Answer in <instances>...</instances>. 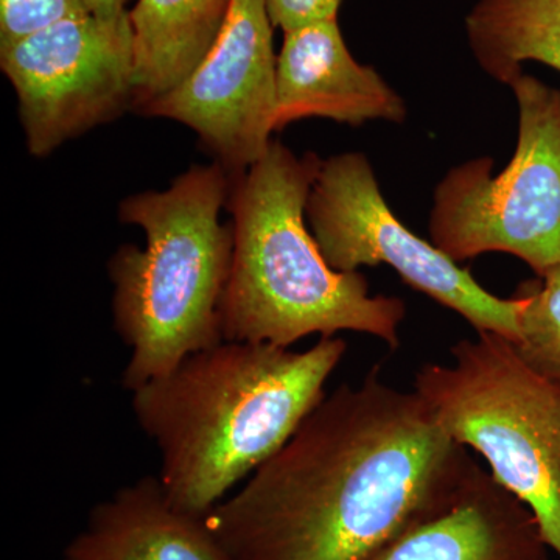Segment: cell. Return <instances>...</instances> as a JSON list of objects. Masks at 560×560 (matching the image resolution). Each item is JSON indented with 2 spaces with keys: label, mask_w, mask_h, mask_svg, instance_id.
Returning a JSON list of instances; mask_svg holds the SVG:
<instances>
[{
  "label": "cell",
  "mask_w": 560,
  "mask_h": 560,
  "mask_svg": "<svg viewBox=\"0 0 560 560\" xmlns=\"http://www.w3.org/2000/svg\"><path fill=\"white\" fill-rule=\"evenodd\" d=\"M477 466L375 366L327 393L206 523L231 560H361L444 510Z\"/></svg>",
  "instance_id": "obj_1"
},
{
  "label": "cell",
  "mask_w": 560,
  "mask_h": 560,
  "mask_svg": "<svg viewBox=\"0 0 560 560\" xmlns=\"http://www.w3.org/2000/svg\"><path fill=\"white\" fill-rule=\"evenodd\" d=\"M348 342L311 349L223 341L131 390L132 412L161 455L173 503L206 517L296 433L326 396Z\"/></svg>",
  "instance_id": "obj_2"
},
{
  "label": "cell",
  "mask_w": 560,
  "mask_h": 560,
  "mask_svg": "<svg viewBox=\"0 0 560 560\" xmlns=\"http://www.w3.org/2000/svg\"><path fill=\"white\" fill-rule=\"evenodd\" d=\"M323 161L272 140L248 171L231 175L234 256L221 301L224 341L294 342L340 331L371 335L397 349L407 307L371 294L360 271L334 270L305 224V206Z\"/></svg>",
  "instance_id": "obj_3"
},
{
  "label": "cell",
  "mask_w": 560,
  "mask_h": 560,
  "mask_svg": "<svg viewBox=\"0 0 560 560\" xmlns=\"http://www.w3.org/2000/svg\"><path fill=\"white\" fill-rule=\"evenodd\" d=\"M231 173L219 162L194 165L164 191L120 202L121 223L145 232L108 264L114 326L131 350L125 389L168 374L194 353L224 341L220 307L230 282L234 232L220 213Z\"/></svg>",
  "instance_id": "obj_4"
},
{
  "label": "cell",
  "mask_w": 560,
  "mask_h": 560,
  "mask_svg": "<svg viewBox=\"0 0 560 560\" xmlns=\"http://www.w3.org/2000/svg\"><path fill=\"white\" fill-rule=\"evenodd\" d=\"M451 355L420 368L412 390L444 433L480 453L493 480L529 508L560 559V386L501 335L481 331Z\"/></svg>",
  "instance_id": "obj_5"
},
{
  "label": "cell",
  "mask_w": 560,
  "mask_h": 560,
  "mask_svg": "<svg viewBox=\"0 0 560 560\" xmlns=\"http://www.w3.org/2000/svg\"><path fill=\"white\" fill-rule=\"evenodd\" d=\"M511 90L514 156L493 176L489 158L452 168L434 190L430 238L456 264L506 253L544 278L560 267V90L526 73Z\"/></svg>",
  "instance_id": "obj_6"
},
{
  "label": "cell",
  "mask_w": 560,
  "mask_h": 560,
  "mask_svg": "<svg viewBox=\"0 0 560 560\" xmlns=\"http://www.w3.org/2000/svg\"><path fill=\"white\" fill-rule=\"evenodd\" d=\"M305 217L334 270L388 265L408 287L459 313L478 334L518 340L525 298L517 293L504 300L489 293L469 270L408 230L390 210L363 153L323 161Z\"/></svg>",
  "instance_id": "obj_7"
},
{
  "label": "cell",
  "mask_w": 560,
  "mask_h": 560,
  "mask_svg": "<svg viewBox=\"0 0 560 560\" xmlns=\"http://www.w3.org/2000/svg\"><path fill=\"white\" fill-rule=\"evenodd\" d=\"M0 69L16 92L28 151L49 156L135 105L130 14L60 22L0 50Z\"/></svg>",
  "instance_id": "obj_8"
},
{
  "label": "cell",
  "mask_w": 560,
  "mask_h": 560,
  "mask_svg": "<svg viewBox=\"0 0 560 560\" xmlns=\"http://www.w3.org/2000/svg\"><path fill=\"white\" fill-rule=\"evenodd\" d=\"M272 31L265 0H232L205 60L175 90L136 110L189 127L231 175L248 171L276 131Z\"/></svg>",
  "instance_id": "obj_9"
},
{
  "label": "cell",
  "mask_w": 560,
  "mask_h": 560,
  "mask_svg": "<svg viewBox=\"0 0 560 560\" xmlns=\"http://www.w3.org/2000/svg\"><path fill=\"white\" fill-rule=\"evenodd\" d=\"M404 98L371 66L360 65L338 20L283 33L276 70L275 130L308 117L360 127L372 120L404 124Z\"/></svg>",
  "instance_id": "obj_10"
},
{
  "label": "cell",
  "mask_w": 560,
  "mask_h": 560,
  "mask_svg": "<svg viewBox=\"0 0 560 560\" xmlns=\"http://www.w3.org/2000/svg\"><path fill=\"white\" fill-rule=\"evenodd\" d=\"M533 512L475 467L455 499L361 560H548Z\"/></svg>",
  "instance_id": "obj_11"
},
{
  "label": "cell",
  "mask_w": 560,
  "mask_h": 560,
  "mask_svg": "<svg viewBox=\"0 0 560 560\" xmlns=\"http://www.w3.org/2000/svg\"><path fill=\"white\" fill-rule=\"evenodd\" d=\"M65 560L231 559L206 517L176 506L160 477H145L92 510Z\"/></svg>",
  "instance_id": "obj_12"
},
{
  "label": "cell",
  "mask_w": 560,
  "mask_h": 560,
  "mask_svg": "<svg viewBox=\"0 0 560 560\" xmlns=\"http://www.w3.org/2000/svg\"><path fill=\"white\" fill-rule=\"evenodd\" d=\"M232 0H138L130 22L135 38V105L175 90L212 49Z\"/></svg>",
  "instance_id": "obj_13"
},
{
  "label": "cell",
  "mask_w": 560,
  "mask_h": 560,
  "mask_svg": "<svg viewBox=\"0 0 560 560\" xmlns=\"http://www.w3.org/2000/svg\"><path fill=\"white\" fill-rule=\"evenodd\" d=\"M466 33L480 68L508 86L528 61L560 72V0H478Z\"/></svg>",
  "instance_id": "obj_14"
},
{
  "label": "cell",
  "mask_w": 560,
  "mask_h": 560,
  "mask_svg": "<svg viewBox=\"0 0 560 560\" xmlns=\"http://www.w3.org/2000/svg\"><path fill=\"white\" fill-rule=\"evenodd\" d=\"M517 293L526 304L515 349L534 371L560 386V267L523 283Z\"/></svg>",
  "instance_id": "obj_15"
},
{
  "label": "cell",
  "mask_w": 560,
  "mask_h": 560,
  "mask_svg": "<svg viewBox=\"0 0 560 560\" xmlns=\"http://www.w3.org/2000/svg\"><path fill=\"white\" fill-rule=\"evenodd\" d=\"M84 16H91L84 0H0V50Z\"/></svg>",
  "instance_id": "obj_16"
},
{
  "label": "cell",
  "mask_w": 560,
  "mask_h": 560,
  "mask_svg": "<svg viewBox=\"0 0 560 560\" xmlns=\"http://www.w3.org/2000/svg\"><path fill=\"white\" fill-rule=\"evenodd\" d=\"M272 27L294 31L316 22L338 20L342 0H265Z\"/></svg>",
  "instance_id": "obj_17"
},
{
  "label": "cell",
  "mask_w": 560,
  "mask_h": 560,
  "mask_svg": "<svg viewBox=\"0 0 560 560\" xmlns=\"http://www.w3.org/2000/svg\"><path fill=\"white\" fill-rule=\"evenodd\" d=\"M128 2L130 0H84L92 16L105 18V20L127 13Z\"/></svg>",
  "instance_id": "obj_18"
}]
</instances>
